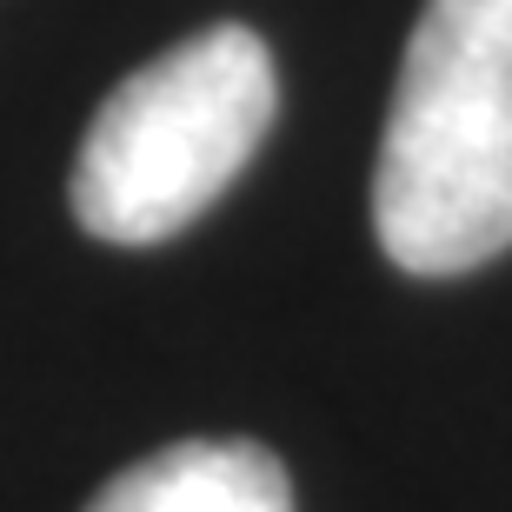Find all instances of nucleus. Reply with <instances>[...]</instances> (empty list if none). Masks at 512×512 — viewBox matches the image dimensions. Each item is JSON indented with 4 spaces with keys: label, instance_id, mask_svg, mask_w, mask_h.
<instances>
[{
    "label": "nucleus",
    "instance_id": "f257e3e1",
    "mask_svg": "<svg viewBox=\"0 0 512 512\" xmlns=\"http://www.w3.org/2000/svg\"><path fill=\"white\" fill-rule=\"evenodd\" d=\"M373 227L419 280L512 247V0H426L373 167Z\"/></svg>",
    "mask_w": 512,
    "mask_h": 512
},
{
    "label": "nucleus",
    "instance_id": "f03ea898",
    "mask_svg": "<svg viewBox=\"0 0 512 512\" xmlns=\"http://www.w3.org/2000/svg\"><path fill=\"white\" fill-rule=\"evenodd\" d=\"M280 107L266 40L240 20L167 47L100 100L74 160V220L107 247H160L240 180Z\"/></svg>",
    "mask_w": 512,
    "mask_h": 512
},
{
    "label": "nucleus",
    "instance_id": "7ed1b4c3",
    "mask_svg": "<svg viewBox=\"0 0 512 512\" xmlns=\"http://www.w3.org/2000/svg\"><path fill=\"white\" fill-rule=\"evenodd\" d=\"M87 512H293V479L260 439H180L114 473Z\"/></svg>",
    "mask_w": 512,
    "mask_h": 512
}]
</instances>
